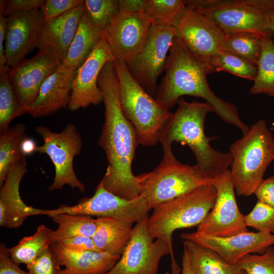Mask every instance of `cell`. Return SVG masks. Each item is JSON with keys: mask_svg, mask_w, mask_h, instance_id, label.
Segmentation results:
<instances>
[{"mask_svg": "<svg viewBox=\"0 0 274 274\" xmlns=\"http://www.w3.org/2000/svg\"><path fill=\"white\" fill-rule=\"evenodd\" d=\"M118 83L113 61H108L97 79L105 107V122L98 145L105 151L108 162L100 181L109 191L131 200L141 194L136 176L133 174L131 168L139 142L134 126L121 109Z\"/></svg>", "mask_w": 274, "mask_h": 274, "instance_id": "obj_1", "label": "cell"}, {"mask_svg": "<svg viewBox=\"0 0 274 274\" xmlns=\"http://www.w3.org/2000/svg\"><path fill=\"white\" fill-rule=\"evenodd\" d=\"M166 73L158 85L155 99L165 108L171 109L183 95L203 98L222 120L245 133L249 127L241 119L236 107L217 96L207 79L210 74L177 37L169 51Z\"/></svg>", "mask_w": 274, "mask_h": 274, "instance_id": "obj_2", "label": "cell"}, {"mask_svg": "<svg viewBox=\"0 0 274 274\" xmlns=\"http://www.w3.org/2000/svg\"><path fill=\"white\" fill-rule=\"evenodd\" d=\"M178 108L162 130L159 140L163 157H175L172 144L179 142L188 146L195 155L197 172L204 179L212 183L228 170L232 158L229 152L218 151L210 142L215 138L207 137L204 125L206 116L214 112L207 102H188L183 98L178 101Z\"/></svg>", "mask_w": 274, "mask_h": 274, "instance_id": "obj_3", "label": "cell"}, {"mask_svg": "<svg viewBox=\"0 0 274 274\" xmlns=\"http://www.w3.org/2000/svg\"><path fill=\"white\" fill-rule=\"evenodd\" d=\"M216 196L215 187L212 184L206 185L159 204L148 216L147 227L150 236L164 240L168 246L172 274H180L181 271L175 257L173 233L177 229L200 224L213 207Z\"/></svg>", "mask_w": 274, "mask_h": 274, "instance_id": "obj_4", "label": "cell"}, {"mask_svg": "<svg viewBox=\"0 0 274 274\" xmlns=\"http://www.w3.org/2000/svg\"><path fill=\"white\" fill-rule=\"evenodd\" d=\"M229 153L232 158L230 175L236 194H254L274 160V139L265 121L259 120L253 124L230 145Z\"/></svg>", "mask_w": 274, "mask_h": 274, "instance_id": "obj_5", "label": "cell"}, {"mask_svg": "<svg viewBox=\"0 0 274 274\" xmlns=\"http://www.w3.org/2000/svg\"><path fill=\"white\" fill-rule=\"evenodd\" d=\"M118 79V95L122 112L136 131L139 144L152 146L173 113L151 96L132 76L125 63L115 59Z\"/></svg>", "mask_w": 274, "mask_h": 274, "instance_id": "obj_6", "label": "cell"}, {"mask_svg": "<svg viewBox=\"0 0 274 274\" xmlns=\"http://www.w3.org/2000/svg\"><path fill=\"white\" fill-rule=\"evenodd\" d=\"M186 5L206 16L225 35L248 32L261 39L274 36L268 14L274 11V0H190Z\"/></svg>", "mask_w": 274, "mask_h": 274, "instance_id": "obj_7", "label": "cell"}, {"mask_svg": "<svg viewBox=\"0 0 274 274\" xmlns=\"http://www.w3.org/2000/svg\"><path fill=\"white\" fill-rule=\"evenodd\" d=\"M141 194L150 209L202 186L212 184L199 175L195 165L183 164L175 157L163 159L153 170L136 176Z\"/></svg>", "mask_w": 274, "mask_h": 274, "instance_id": "obj_8", "label": "cell"}, {"mask_svg": "<svg viewBox=\"0 0 274 274\" xmlns=\"http://www.w3.org/2000/svg\"><path fill=\"white\" fill-rule=\"evenodd\" d=\"M44 143L37 146L36 152L47 155L55 167L50 191L61 190L66 185L81 192L85 190V185L77 178L73 167V160L81 152L82 141L81 134L75 124L70 123L59 132L52 131L48 127L40 125L35 128Z\"/></svg>", "mask_w": 274, "mask_h": 274, "instance_id": "obj_9", "label": "cell"}, {"mask_svg": "<svg viewBox=\"0 0 274 274\" xmlns=\"http://www.w3.org/2000/svg\"><path fill=\"white\" fill-rule=\"evenodd\" d=\"M151 210L145 196L141 194L126 199L107 190L100 181L90 197H83L73 206L61 204L53 210H45L44 215L67 213L98 217L113 218L138 223L147 218Z\"/></svg>", "mask_w": 274, "mask_h": 274, "instance_id": "obj_10", "label": "cell"}, {"mask_svg": "<svg viewBox=\"0 0 274 274\" xmlns=\"http://www.w3.org/2000/svg\"><path fill=\"white\" fill-rule=\"evenodd\" d=\"M176 37L174 26L153 22L141 52L125 63L132 76L154 98L158 78L165 70L167 53Z\"/></svg>", "mask_w": 274, "mask_h": 274, "instance_id": "obj_11", "label": "cell"}, {"mask_svg": "<svg viewBox=\"0 0 274 274\" xmlns=\"http://www.w3.org/2000/svg\"><path fill=\"white\" fill-rule=\"evenodd\" d=\"M174 27L176 37L210 74L214 73L212 63L224 51L225 34L204 15L188 7Z\"/></svg>", "mask_w": 274, "mask_h": 274, "instance_id": "obj_12", "label": "cell"}, {"mask_svg": "<svg viewBox=\"0 0 274 274\" xmlns=\"http://www.w3.org/2000/svg\"><path fill=\"white\" fill-rule=\"evenodd\" d=\"M147 218L133 227L130 238L119 259L105 274H157L161 259L169 255L170 251L165 241L155 239L150 236Z\"/></svg>", "mask_w": 274, "mask_h": 274, "instance_id": "obj_13", "label": "cell"}, {"mask_svg": "<svg viewBox=\"0 0 274 274\" xmlns=\"http://www.w3.org/2000/svg\"><path fill=\"white\" fill-rule=\"evenodd\" d=\"M212 184L217 190L215 202L195 232L204 235L225 237L248 231L244 222L245 215L237 204L230 170L218 177Z\"/></svg>", "mask_w": 274, "mask_h": 274, "instance_id": "obj_14", "label": "cell"}, {"mask_svg": "<svg viewBox=\"0 0 274 274\" xmlns=\"http://www.w3.org/2000/svg\"><path fill=\"white\" fill-rule=\"evenodd\" d=\"M153 20L146 13L120 11L103 31L115 59L129 62L142 51Z\"/></svg>", "mask_w": 274, "mask_h": 274, "instance_id": "obj_15", "label": "cell"}, {"mask_svg": "<svg viewBox=\"0 0 274 274\" xmlns=\"http://www.w3.org/2000/svg\"><path fill=\"white\" fill-rule=\"evenodd\" d=\"M61 64L53 54L38 51L35 56L9 69L7 75L10 82L27 113L37 99L42 84Z\"/></svg>", "mask_w": 274, "mask_h": 274, "instance_id": "obj_16", "label": "cell"}, {"mask_svg": "<svg viewBox=\"0 0 274 274\" xmlns=\"http://www.w3.org/2000/svg\"><path fill=\"white\" fill-rule=\"evenodd\" d=\"M114 59L102 37L87 59L76 70L68 109L74 112L103 102L102 93L97 85L98 77L106 63Z\"/></svg>", "mask_w": 274, "mask_h": 274, "instance_id": "obj_17", "label": "cell"}, {"mask_svg": "<svg viewBox=\"0 0 274 274\" xmlns=\"http://www.w3.org/2000/svg\"><path fill=\"white\" fill-rule=\"evenodd\" d=\"M43 24L40 9L12 14L7 17L5 50L6 65L13 68L37 48Z\"/></svg>", "mask_w": 274, "mask_h": 274, "instance_id": "obj_18", "label": "cell"}, {"mask_svg": "<svg viewBox=\"0 0 274 274\" xmlns=\"http://www.w3.org/2000/svg\"><path fill=\"white\" fill-rule=\"evenodd\" d=\"M181 237L213 250L233 265L248 254H262L274 245V234L261 231H248L225 237L204 235L195 232H184Z\"/></svg>", "mask_w": 274, "mask_h": 274, "instance_id": "obj_19", "label": "cell"}, {"mask_svg": "<svg viewBox=\"0 0 274 274\" xmlns=\"http://www.w3.org/2000/svg\"><path fill=\"white\" fill-rule=\"evenodd\" d=\"M27 171L26 156L17 160L9 169L0 190V225L17 228L31 216L43 215L44 210L26 205L20 195V182Z\"/></svg>", "mask_w": 274, "mask_h": 274, "instance_id": "obj_20", "label": "cell"}, {"mask_svg": "<svg viewBox=\"0 0 274 274\" xmlns=\"http://www.w3.org/2000/svg\"><path fill=\"white\" fill-rule=\"evenodd\" d=\"M85 11L84 2L61 15L43 23L37 45L39 51L50 52L62 62Z\"/></svg>", "mask_w": 274, "mask_h": 274, "instance_id": "obj_21", "label": "cell"}, {"mask_svg": "<svg viewBox=\"0 0 274 274\" xmlns=\"http://www.w3.org/2000/svg\"><path fill=\"white\" fill-rule=\"evenodd\" d=\"M76 74V71L61 64L42 84L28 113L34 118H40L68 108Z\"/></svg>", "mask_w": 274, "mask_h": 274, "instance_id": "obj_22", "label": "cell"}, {"mask_svg": "<svg viewBox=\"0 0 274 274\" xmlns=\"http://www.w3.org/2000/svg\"><path fill=\"white\" fill-rule=\"evenodd\" d=\"M50 248L64 268L60 274H105L110 270L120 256L97 251H75L57 243Z\"/></svg>", "mask_w": 274, "mask_h": 274, "instance_id": "obj_23", "label": "cell"}, {"mask_svg": "<svg viewBox=\"0 0 274 274\" xmlns=\"http://www.w3.org/2000/svg\"><path fill=\"white\" fill-rule=\"evenodd\" d=\"M96 228L92 239L102 252L121 256L127 245L132 231V223L113 218L95 219Z\"/></svg>", "mask_w": 274, "mask_h": 274, "instance_id": "obj_24", "label": "cell"}, {"mask_svg": "<svg viewBox=\"0 0 274 274\" xmlns=\"http://www.w3.org/2000/svg\"><path fill=\"white\" fill-rule=\"evenodd\" d=\"M103 37V32L91 22L85 10L81 16L73 40L62 62L76 71L87 59Z\"/></svg>", "mask_w": 274, "mask_h": 274, "instance_id": "obj_25", "label": "cell"}, {"mask_svg": "<svg viewBox=\"0 0 274 274\" xmlns=\"http://www.w3.org/2000/svg\"><path fill=\"white\" fill-rule=\"evenodd\" d=\"M193 274H244L245 271L235 264L226 262L213 250L196 242L184 240Z\"/></svg>", "mask_w": 274, "mask_h": 274, "instance_id": "obj_26", "label": "cell"}, {"mask_svg": "<svg viewBox=\"0 0 274 274\" xmlns=\"http://www.w3.org/2000/svg\"><path fill=\"white\" fill-rule=\"evenodd\" d=\"M48 216L58 225L57 228L52 231L53 243L78 235L92 237L96 230V220L91 216L67 213Z\"/></svg>", "mask_w": 274, "mask_h": 274, "instance_id": "obj_27", "label": "cell"}, {"mask_svg": "<svg viewBox=\"0 0 274 274\" xmlns=\"http://www.w3.org/2000/svg\"><path fill=\"white\" fill-rule=\"evenodd\" d=\"M26 128L22 123L9 127L0 133V186L13 165L23 156L21 144L26 138ZM26 156V155H25Z\"/></svg>", "mask_w": 274, "mask_h": 274, "instance_id": "obj_28", "label": "cell"}, {"mask_svg": "<svg viewBox=\"0 0 274 274\" xmlns=\"http://www.w3.org/2000/svg\"><path fill=\"white\" fill-rule=\"evenodd\" d=\"M52 231L44 225L39 226L33 235L25 236L16 245L8 248L9 256L18 265L30 263L53 243Z\"/></svg>", "mask_w": 274, "mask_h": 274, "instance_id": "obj_29", "label": "cell"}, {"mask_svg": "<svg viewBox=\"0 0 274 274\" xmlns=\"http://www.w3.org/2000/svg\"><path fill=\"white\" fill-rule=\"evenodd\" d=\"M262 51L257 64V73L250 90L252 94H265L274 97V42L261 39Z\"/></svg>", "mask_w": 274, "mask_h": 274, "instance_id": "obj_30", "label": "cell"}, {"mask_svg": "<svg viewBox=\"0 0 274 274\" xmlns=\"http://www.w3.org/2000/svg\"><path fill=\"white\" fill-rule=\"evenodd\" d=\"M224 51L257 65L262 51L261 38L248 32L225 35Z\"/></svg>", "mask_w": 274, "mask_h": 274, "instance_id": "obj_31", "label": "cell"}, {"mask_svg": "<svg viewBox=\"0 0 274 274\" xmlns=\"http://www.w3.org/2000/svg\"><path fill=\"white\" fill-rule=\"evenodd\" d=\"M27 113L19 102L9 80L7 72L0 73V130L9 127L15 118Z\"/></svg>", "mask_w": 274, "mask_h": 274, "instance_id": "obj_32", "label": "cell"}, {"mask_svg": "<svg viewBox=\"0 0 274 274\" xmlns=\"http://www.w3.org/2000/svg\"><path fill=\"white\" fill-rule=\"evenodd\" d=\"M186 7L183 0H148L145 13L154 23L174 26Z\"/></svg>", "mask_w": 274, "mask_h": 274, "instance_id": "obj_33", "label": "cell"}, {"mask_svg": "<svg viewBox=\"0 0 274 274\" xmlns=\"http://www.w3.org/2000/svg\"><path fill=\"white\" fill-rule=\"evenodd\" d=\"M214 72L224 71L253 81L255 79L257 65L232 54L223 51L212 63Z\"/></svg>", "mask_w": 274, "mask_h": 274, "instance_id": "obj_34", "label": "cell"}, {"mask_svg": "<svg viewBox=\"0 0 274 274\" xmlns=\"http://www.w3.org/2000/svg\"><path fill=\"white\" fill-rule=\"evenodd\" d=\"M84 5L91 22L102 32L120 11L119 0H85Z\"/></svg>", "mask_w": 274, "mask_h": 274, "instance_id": "obj_35", "label": "cell"}, {"mask_svg": "<svg viewBox=\"0 0 274 274\" xmlns=\"http://www.w3.org/2000/svg\"><path fill=\"white\" fill-rule=\"evenodd\" d=\"M236 265L248 274H274V248L270 247L262 254H248Z\"/></svg>", "mask_w": 274, "mask_h": 274, "instance_id": "obj_36", "label": "cell"}, {"mask_svg": "<svg viewBox=\"0 0 274 274\" xmlns=\"http://www.w3.org/2000/svg\"><path fill=\"white\" fill-rule=\"evenodd\" d=\"M244 222L247 227L274 234V208L257 201L252 210L245 215Z\"/></svg>", "mask_w": 274, "mask_h": 274, "instance_id": "obj_37", "label": "cell"}, {"mask_svg": "<svg viewBox=\"0 0 274 274\" xmlns=\"http://www.w3.org/2000/svg\"><path fill=\"white\" fill-rule=\"evenodd\" d=\"M28 274H60L61 268L50 247L26 265Z\"/></svg>", "mask_w": 274, "mask_h": 274, "instance_id": "obj_38", "label": "cell"}, {"mask_svg": "<svg viewBox=\"0 0 274 274\" xmlns=\"http://www.w3.org/2000/svg\"><path fill=\"white\" fill-rule=\"evenodd\" d=\"M84 0H45L40 9L43 23L83 4Z\"/></svg>", "mask_w": 274, "mask_h": 274, "instance_id": "obj_39", "label": "cell"}, {"mask_svg": "<svg viewBox=\"0 0 274 274\" xmlns=\"http://www.w3.org/2000/svg\"><path fill=\"white\" fill-rule=\"evenodd\" d=\"M45 0H1L0 11L6 17L12 14L40 9Z\"/></svg>", "mask_w": 274, "mask_h": 274, "instance_id": "obj_40", "label": "cell"}, {"mask_svg": "<svg viewBox=\"0 0 274 274\" xmlns=\"http://www.w3.org/2000/svg\"><path fill=\"white\" fill-rule=\"evenodd\" d=\"M62 247L75 251L100 252L95 245L92 237L78 235L58 242Z\"/></svg>", "mask_w": 274, "mask_h": 274, "instance_id": "obj_41", "label": "cell"}, {"mask_svg": "<svg viewBox=\"0 0 274 274\" xmlns=\"http://www.w3.org/2000/svg\"><path fill=\"white\" fill-rule=\"evenodd\" d=\"M254 194L258 201L274 208V176L263 179Z\"/></svg>", "mask_w": 274, "mask_h": 274, "instance_id": "obj_42", "label": "cell"}, {"mask_svg": "<svg viewBox=\"0 0 274 274\" xmlns=\"http://www.w3.org/2000/svg\"><path fill=\"white\" fill-rule=\"evenodd\" d=\"M0 274H28L10 257L8 248L4 243L0 244Z\"/></svg>", "mask_w": 274, "mask_h": 274, "instance_id": "obj_43", "label": "cell"}, {"mask_svg": "<svg viewBox=\"0 0 274 274\" xmlns=\"http://www.w3.org/2000/svg\"><path fill=\"white\" fill-rule=\"evenodd\" d=\"M7 17L0 11V73L8 72L10 68L6 65L5 45Z\"/></svg>", "mask_w": 274, "mask_h": 274, "instance_id": "obj_44", "label": "cell"}, {"mask_svg": "<svg viewBox=\"0 0 274 274\" xmlns=\"http://www.w3.org/2000/svg\"><path fill=\"white\" fill-rule=\"evenodd\" d=\"M148 0H119L120 10L127 12H145Z\"/></svg>", "mask_w": 274, "mask_h": 274, "instance_id": "obj_45", "label": "cell"}, {"mask_svg": "<svg viewBox=\"0 0 274 274\" xmlns=\"http://www.w3.org/2000/svg\"><path fill=\"white\" fill-rule=\"evenodd\" d=\"M37 147L35 141L27 137L22 143L21 151L23 154L26 156L36 152Z\"/></svg>", "mask_w": 274, "mask_h": 274, "instance_id": "obj_46", "label": "cell"}, {"mask_svg": "<svg viewBox=\"0 0 274 274\" xmlns=\"http://www.w3.org/2000/svg\"><path fill=\"white\" fill-rule=\"evenodd\" d=\"M182 274H193L191 266L189 255L187 250L185 247H184L182 259Z\"/></svg>", "mask_w": 274, "mask_h": 274, "instance_id": "obj_47", "label": "cell"}, {"mask_svg": "<svg viewBox=\"0 0 274 274\" xmlns=\"http://www.w3.org/2000/svg\"><path fill=\"white\" fill-rule=\"evenodd\" d=\"M268 14L271 28L274 31V11L269 12Z\"/></svg>", "mask_w": 274, "mask_h": 274, "instance_id": "obj_48", "label": "cell"}, {"mask_svg": "<svg viewBox=\"0 0 274 274\" xmlns=\"http://www.w3.org/2000/svg\"><path fill=\"white\" fill-rule=\"evenodd\" d=\"M244 274H248V273L245 271V272L244 273Z\"/></svg>", "mask_w": 274, "mask_h": 274, "instance_id": "obj_49", "label": "cell"}]
</instances>
